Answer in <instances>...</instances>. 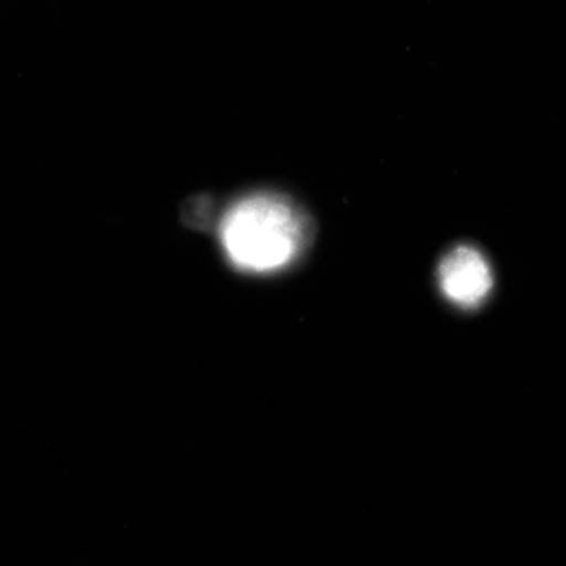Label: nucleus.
Listing matches in <instances>:
<instances>
[{"mask_svg": "<svg viewBox=\"0 0 566 566\" xmlns=\"http://www.w3.org/2000/svg\"><path fill=\"white\" fill-rule=\"evenodd\" d=\"M314 226L289 193L260 189L238 196L219 219V244L227 262L248 274H273L301 259Z\"/></svg>", "mask_w": 566, "mask_h": 566, "instance_id": "1", "label": "nucleus"}, {"mask_svg": "<svg viewBox=\"0 0 566 566\" xmlns=\"http://www.w3.org/2000/svg\"><path fill=\"white\" fill-rule=\"evenodd\" d=\"M438 281L447 300L461 308H476L493 292L494 275L479 249L461 244L441 260Z\"/></svg>", "mask_w": 566, "mask_h": 566, "instance_id": "2", "label": "nucleus"}]
</instances>
